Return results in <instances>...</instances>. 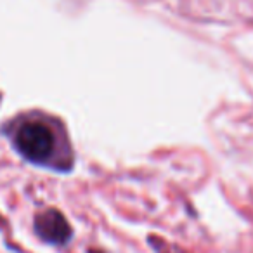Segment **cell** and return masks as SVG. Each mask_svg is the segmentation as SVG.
Returning <instances> with one entry per match:
<instances>
[{
  "mask_svg": "<svg viewBox=\"0 0 253 253\" xmlns=\"http://www.w3.org/2000/svg\"><path fill=\"white\" fill-rule=\"evenodd\" d=\"M11 142L21 158L37 167L57 172L71 169V149L57 123L45 116H26L11 123Z\"/></svg>",
  "mask_w": 253,
  "mask_h": 253,
  "instance_id": "1",
  "label": "cell"
},
{
  "mask_svg": "<svg viewBox=\"0 0 253 253\" xmlns=\"http://www.w3.org/2000/svg\"><path fill=\"white\" fill-rule=\"evenodd\" d=\"M35 231L43 241L63 245L71 238V227L63 213L54 208L42 211L35 217Z\"/></svg>",
  "mask_w": 253,
  "mask_h": 253,
  "instance_id": "2",
  "label": "cell"
}]
</instances>
